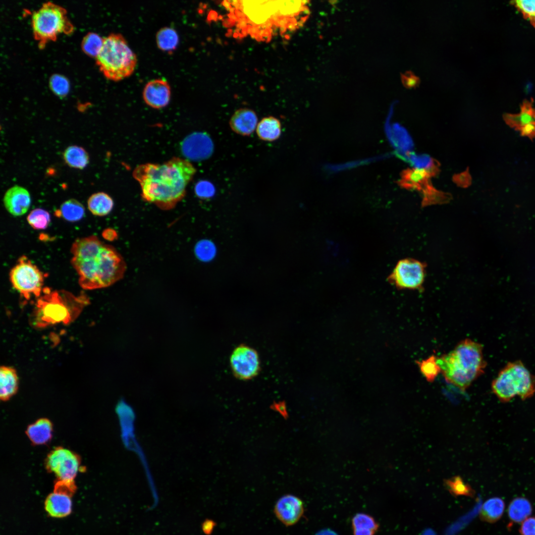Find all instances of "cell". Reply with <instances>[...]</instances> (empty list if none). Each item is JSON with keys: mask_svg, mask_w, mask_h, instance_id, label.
<instances>
[{"mask_svg": "<svg viewBox=\"0 0 535 535\" xmlns=\"http://www.w3.org/2000/svg\"><path fill=\"white\" fill-rule=\"evenodd\" d=\"M103 237L107 240L112 241L117 237V233L115 231L112 229H107L103 232Z\"/></svg>", "mask_w": 535, "mask_h": 535, "instance_id": "cell-43", "label": "cell"}, {"mask_svg": "<svg viewBox=\"0 0 535 535\" xmlns=\"http://www.w3.org/2000/svg\"><path fill=\"white\" fill-rule=\"evenodd\" d=\"M194 251L197 258L200 261L203 262H209L215 258L217 249L215 244L212 241L204 239L197 243Z\"/></svg>", "mask_w": 535, "mask_h": 535, "instance_id": "cell-31", "label": "cell"}, {"mask_svg": "<svg viewBox=\"0 0 535 535\" xmlns=\"http://www.w3.org/2000/svg\"><path fill=\"white\" fill-rule=\"evenodd\" d=\"M9 276L12 287L25 300L33 296L37 299L43 292L44 274L25 256L18 259Z\"/></svg>", "mask_w": 535, "mask_h": 535, "instance_id": "cell-8", "label": "cell"}, {"mask_svg": "<svg viewBox=\"0 0 535 535\" xmlns=\"http://www.w3.org/2000/svg\"><path fill=\"white\" fill-rule=\"evenodd\" d=\"M420 372L426 379L432 382L441 372L440 367L437 362V358L431 356L421 362H418Z\"/></svg>", "mask_w": 535, "mask_h": 535, "instance_id": "cell-34", "label": "cell"}, {"mask_svg": "<svg viewBox=\"0 0 535 535\" xmlns=\"http://www.w3.org/2000/svg\"><path fill=\"white\" fill-rule=\"evenodd\" d=\"M63 158L66 164L70 167L83 169L89 162V156L82 147L76 145L68 147L64 151Z\"/></svg>", "mask_w": 535, "mask_h": 535, "instance_id": "cell-25", "label": "cell"}, {"mask_svg": "<svg viewBox=\"0 0 535 535\" xmlns=\"http://www.w3.org/2000/svg\"><path fill=\"white\" fill-rule=\"evenodd\" d=\"M31 25L34 37L40 48H43L48 41L55 40L59 33L68 34L74 29L65 9L51 1L44 3L33 12Z\"/></svg>", "mask_w": 535, "mask_h": 535, "instance_id": "cell-7", "label": "cell"}, {"mask_svg": "<svg viewBox=\"0 0 535 535\" xmlns=\"http://www.w3.org/2000/svg\"><path fill=\"white\" fill-rule=\"evenodd\" d=\"M256 131L258 137L263 141H275L281 134V122L278 118L273 116L264 117L258 122Z\"/></svg>", "mask_w": 535, "mask_h": 535, "instance_id": "cell-22", "label": "cell"}, {"mask_svg": "<svg viewBox=\"0 0 535 535\" xmlns=\"http://www.w3.org/2000/svg\"><path fill=\"white\" fill-rule=\"evenodd\" d=\"M354 535H374L379 525L371 515L366 513H358L352 520Z\"/></svg>", "mask_w": 535, "mask_h": 535, "instance_id": "cell-26", "label": "cell"}, {"mask_svg": "<svg viewBox=\"0 0 535 535\" xmlns=\"http://www.w3.org/2000/svg\"><path fill=\"white\" fill-rule=\"evenodd\" d=\"M491 389L502 402L516 396L526 399L535 393V376L521 362L509 363L492 381Z\"/></svg>", "mask_w": 535, "mask_h": 535, "instance_id": "cell-6", "label": "cell"}, {"mask_svg": "<svg viewBox=\"0 0 535 535\" xmlns=\"http://www.w3.org/2000/svg\"><path fill=\"white\" fill-rule=\"evenodd\" d=\"M258 117L256 112L248 108L237 110L229 120V126L235 133L244 136H250L258 125Z\"/></svg>", "mask_w": 535, "mask_h": 535, "instance_id": "cell-18", "label": "cell"}, {"mask_svg": "<svg viewBox=\"0 0 535 535\" xmlns=\"http://www.w3.org/2000/svg\"><path fill=\"white\" fill-rule=\"evenodd\" d=\"M454 179L458 185L463 187L468 186L470 182V177L467 172L456 175Z\"/></svg>", "mask_w": 535, "mask_h": 535, "instance_id": "cell-41", "label": "cell"}, {"mask_svg": "<svg viewBox=\"0 0 535 535\" xmlns=\"http://www.w3.org/2000/svg\"><path fill=\"white\" fill-rule=\"evenodd\" d=\"M29 224L34 229H46L51 221L50 214L47 211L37 208L32 211L27 217Z\"/></svg>", "mask_w": 535, "mask_h": 535, "instance_id": "cell-33", "label": "cell"}, {"mask_svg": "<svg viewBox=\"0 0 535 535\" xmlns=\"http://www.w3.org/2000/svg\"><path fill=\"white\" fill-rule=\"evenodd\" d=\"M230 364L234 376L243 380L253 379L261 370L257 351L244 344H240L233 350L230 358Z\"/></svg>", "mask_w": 535, "mask_h": 535, "instance_id": "cell-11", "label": "cell"}, {"mask_svg": "<svg viewBox=\"0 0 535 535\" xmlns=\"http://www.w3.org/2000/svg\"><path fill=\"white\" fill-rule=\"evenodd\" d=\"M215 526V523L213 520L207 519L202 524V531L206 535H210Z\"/></svg>", "mask_w": 535, "mask_h": 535, "instance_id": "cell-42", "label": "cell"}, {"mask_svg": "<svg viewBox=\"0 0 535 535\" xmlns=\"http://www.w3.org/2000/svg\"><path fill=\"white\" fill-rule=\"evenodd\" d=\"M401 79L403 86L407 89L414 88L419 86L420 79L412 71H407L404 74H401Z\"/></svg>", "mask_w": 535, "mask_h": 535, "instance_id": "cell-39", "label": "cell"}, {"mask_svg": "<svg viewBox=\"0 0 535 535\" xmlns=\"http://www.w3.org/2000/svg\"><path fill=\"white\" fill-rule=\"evenodd\" d=\"M19 379L17 372L13 368L2 366L0 368V398L7 401L16 394L18 389Z\"/></svg>", "mask_w": 535, "mask_h": 535, "instance_id": "cell-21", "label": "cell"}, {"mask_svg": "<svg viewBox=\"0 0 535 535\" xmlns=\"http://www.w3.org/2000/svg\"><path fill=\"white\" fill-rule=\"evenodd\" d=\"M3 201L7 211L15 216L25 214L29 209L31 203L29 191L18 185L11 187L6 191Z\"/></svg>", "mask_w": 535, "mask_h": 535, "instance_id": "cell-17", "label": "cell"}, {"mask_svg": "<svg viewBox=\"0 0 535 535\" xmlns=\"http://www.w3.org/2000/svg\"><path fill=\"white\" fill-rule=\"evenodd\" d=\"M532 507L530 502L524 497H517L510 502L508 508L509 519L518 523L524 521L531 514Z\"/></svg>", "mask_w": 535, "mask_h": 535, "instance_id": "cell-27", "label": "cell"}, {"mask_svg": "<svg viewBox=\"0 0 535 535\" xmlns=\"http://www.w3.org/2000/svg\"><path fill=\"white\" fill-rule=\"evenodd\" d=\"M104 42L102 38L97 33L89 32L83 38L81 46L83 51L88 55L96 57Z\"/></svg>", "mask_w": 535, "mask_h": 535, "instance_id": "cell-32", "label": "cell"}, {"mask_svg": "<svg viewBox=\"0 0 535 535\" xmlns=\"http://www.w3.org/2000/svg\"><path fill=\"white\" fill-rule=\"evenodd\" d=\"M422 193L423 206L443 204L447 202L450 199L448 195L436 190L429 185Z\"/></svg>", "mask_w": 535, "mask_h": 535, "instance_id": "cell-35", "label": "cell"}, {"mask_svg": "<svg viewBox=\"0 0 535 535\" xmlns=\"http://www.w3.org/2000/svg\"><path fill=\"white\" fill-rule=\"evenodd\" d=\"M156 42L160 50L170 54L178 46L179 37L174 28L165 27L160 29L157 32Z\"/></svg>", "mask_w": 535, "mask_h": 535, "instance_id": "cell-28", "label": "cell"}, {"mask_svg": "<svg viewBox=\"0 0 535 535\" xmlns=\"http://www.w3.org/2000/svg\"><path fill=\"white\" fill-rule=\"evenodd\" d=\"M53 430L51 421L47 418H41L28 426L26 433L32 444L42 445L51 439Z\"/></svg>", "mask_w": 535, "mask_h": 535, "instance_id": "cell-20", "label": "cell"}, {"mask_svg": "<svg viewBox=\"0 0 535 535\" xmlns=\"http://www.w3.org/2000/svg\"><path fill=\"white\" fill-rule=\"evenodd\" d=\"M503 119L509 126L522 136L535 139V107L531 101L525 100L518 113H505Z\"/></svg>", "mask_w": 535, "mask_h": 535, "instance_id": "cell-14", "label": "cell"}, {"mask_svg": "<svg viewBox=\"0 0 535 535\" xmlns=\"http://www.w3.org/2000/svg\"><path fill=\"white\" fill-rule=\"evenodd\" d=\"M316 535H338L335 532L330 529H324L318 532Z\"/></svg>", "mask_w": 535, "mask_h": 535, "instance_id": "cell-44", "label": "cell"}, {"mask_svg": "<svg viewBox=\"0 0 535 535\" xmlns=\"http://www.w3.org/2000/svg\"><path fill=\"white\" fill-rule=\"evenodd\" d=\"M444 485L449 492L453 496H466L473 497L475 490L468 484L465 483L459 476H456L444 481Z\"/></svg>", "mask_w": 535, "mask_h": 535, "instance_id": "cell-30", "label": "cell"}, {"mask_svg": "<svg viewBox=\"0 0 535 535\" xmlns=\"http://www.w3.org/2000/svg\"><path fill=\"white\" fill-rule=\"evenodd\" d=\"M436 167L415 168L404 171L400 184L405 188L416 189L422 192L429 185L428 178L434 174Z\"/></svg>", "mask_w": 535, "mask_h": 535, "instance_id": "cell-19", "label": "cell"}, {"mask_svg": "<svg viewBox=\"0 0 535 535\" xmlns=\"http://www.w3.org/2000/svg\"><path fill=\"white\" fill-rule=\"evenodd\" d=\"M50 86L52 90L59 96H65L69 90V82L64 76L54 74L50 78Z\"/></svg>", "mask_w": 535, "mask_h": 535, "instance_id": "cell-37", "label": "cell"}, {"mask_svg": "<svg viewBox=\"0 0 535 535\" xmlns=\"http://www.w3.org/2000/svg\"><path fill=\"white\" fill-rule=\"evenodd\" d=\"M71 252V263L83 289L107 287L124 276L126 265L123 258L113 246L95 235L77 239Z\"/></svg>", "mask_w": 535, "mask_h": 535, "instance_id": "cell-2", "label": "cell"}, {"mask_svg": "<svg viewBox=\"0 0 535 535\" xmlns=\"http://www.w3.org/2000/svg\"><path fill=\"white\" fill-rule=\"evenodd\" d=\"M523 17L535 28V0H518L511 1Z\"/></svg>", "mask_w": 535, "mask_h": 535, "instance_id": "cell-36", "label": "cell"}, {"mask_svg": "<svg viewBox=\"0 0 535 535\" xmlns=\"http://www.w3.org/2000/svg\"><path fill=\"white\" fill-rule=\"evenodd\" d=\"M304 512V505L302 500L291 494L285 495L280 497L274 507L275 516L286 526H291L296 524L300 520Z\"/></svg>", "mask_w": 535, "mask_h": 535, "instance_id": "cell-15", "label": "cell"}, {"mask_svg": "<svg viewBox=\"0 0 535 535\" xmlns=\"http://www.w3.org/2000/svg\"><path fill=\"white\" fill-rule=\"evenodd\" d=\"M214 149L213 142L205 132H195L187 136L180 143V150L188 160L201 161L209 158Z\"/></svg>", "mask_w": 535, "mask_h": 535, "instance_id": "cell-13", "label": "cell"}, {"mask_svg": "<svg viewBox=\"0 0 535 535\" xmlns=\"http://www.w3.org/2000/svg\"><path fill=\"white\" fill-rule=\"evenodd\" d=\"M87 205L89 210L93 214L103 216L110 213L114 203L109 195L100 192L90 196L87 201Z\"/></svg>", "mask_w": 535, "mask_h": 535, "instance_id": "cell-23", "label": "cell"}, {"mask_svg": "<svg viewBox=\"0 0 535 535\" xmlns=\"http://www.w3.org/2000/svg\"><path fill=\"white\" fill-rule=\"evenodd\" d=\"M437 362L446 380L462 390L482 375L486 366L482 345L469 339L437 358Z\"/></svg>", "mask_w": 535, "mask_h": 535, "instance_id": "cell-4", "label": "cell"}, {"mask_svg": "<svg viewBox=\"0 0 535 535\" xmlns=\"http://www.w3.org/2000/svg\"><path fill=\"white\" fill-rule=\"evenodd\" d=\"M85 212V208L80 202L74 199H70L61 205L58 215L66 221L76 222L84 217Z\"/></svg>", "mask_w": 535, "mask_h": 535, "instance_id": "cell-29", "label": "cell"}, {"mask_svg": "<svg viewBox=\"0 0 535 535\" xmlns=\"http://www.w3.org/2000/svg\"><path fill=\"white\" fill-rule=\"evenodd\" d=\"M519 532L521 535H535V517H529L523 521Z\"/></svg>", "mask_w": 535, "mask_h": 535, "instance_id": "cell-40", "label": "cell"}, {"mask_svg": "<svg viewBox=\"0 0 535 535\" xmlns=\"http://www.w3.org/2000/svg\"><path fill=\"white\" fill-rule=\"evenodd\" d=\"M504 508L505 503L501 498L497 497L489 498L482 504L480 518L484 522L495 523L502 516Z\"/></svg>", "mask_w": 535, "mask_h": 535, "instance_id": "cell-24", "label": "cell"}, {"mask_svg": "<svg viewBox=\"0 0 535 535\" xmlns=\"http://www.w3.org/2000/svg\"><path fill=\"white\" fill-rule=\"evenodd\" d=\"M100 71L108 79L119 81L131 75L137 64L136 54L120 34H111L104 38L103 46L96 57Z\"/></svg>", "mask_w": 535, "mask_h": 535, "instance_id": "cell-5", "label": "cell"}, {"mask_svg": "<svg viewBox=\"0 0 535 535\" xmlns=\"http://www.w3.org/2000/svg\"><path fill=\"white\" fill-rule=\"evenodd\" d=\"M196 172L190 161L173 157L161 164H139L132 175L140 184L142 199L167 211L184 198L186 187Z\"/></svg>", "mask_w": 535, "mask_h": 535, "instance_id": "cell-1", "label": "cell"}, {"mask_svg": "<svg viewBox=\"0 0 535 535\" xmlns=\"http://www.w3.org/2000/svg\"><path fill=\"white\" fill-rule=\"evenodd\" d=\"M81 459L76 453L57 447L48 454L45 461L46 469L55 474L59 481L74 482L80 469Z\"/></svg>", "mask_w": 535, "mask_h": 535, "instance_id": "cell-10", "label": "cell"}, {"mask_svg": "<svg viewBox=\"0 0 535 535\" xmlns=\"http://www.w3.org/2000/svg\"><path fill=\"white\" fill-rule=\"evenodd\" d=\"M74 488V482L58 480L54 490L49 495L45 501V509L49 515L62 518L70 514L72 506L71 495Z\"/></svg>", "mask_w": 535, "mask_h": 535, "instance_id": "cell-12", "label": "cell"}, {"mask_svg": "<svg viewBox=\"0 0 535 535\" xmlns=\"http://www.w3.org/2000/svg\"><path fill=\"white\" fill-rule=\"evenodd\" d=\"M171 90L168 83L163 79L150 81L145 85L143 97L146 104L155 109L166 107L170 99Z\"/></svg>", "mask_w": 535, "mask_h": 535, "instance_id": "cell-16", "label": "cell"}, {"mask_svg": "<svg viewBox=\"0 0 535 535\" xmlns=\"http://www.w3.org/2000/svg\"><path fill=\"white\" fill-rule=\"evenodd\" d=\"M36 300L29 316V323L36 329H42L59 323L69 324L74 321L90 304L86 294L75 295L65 290L43 289Z\"/></svg>", "mask_w": 535, "mask_h": 535, "instance_id": "cell-3", "label": "cell"}, {"mask_svg": "<svg viewBox=\"0 0 535 535\" xmlns=\"http://www.w3.org/2000/svg\"><path fill=\"white\" fill-rule=\"evenodd\" d=\"M426 265L419 260L405 258L399 260L387 277L389 282L399 289L423 288Z\"/></svg>", "mask_w": 535, "mask_h": 535, "instance_id": "cell-9", "label": "cell"}, {"mask_svg": "<svg viewBox=\"0 0 535 535\" xmlns=\"http://www.w3.org/2000/svg\"><path fill=\"white\" fill-rule=\"evenodd\" d=\"M196 195L201 199H209L215 194V189L211 182L207 180H201L198 182L194 188Z\"/></svg>", "mask_w": 535, "mask_h": 535, "instance_id": "cell-38", "label": "cell"}]
</instances>
